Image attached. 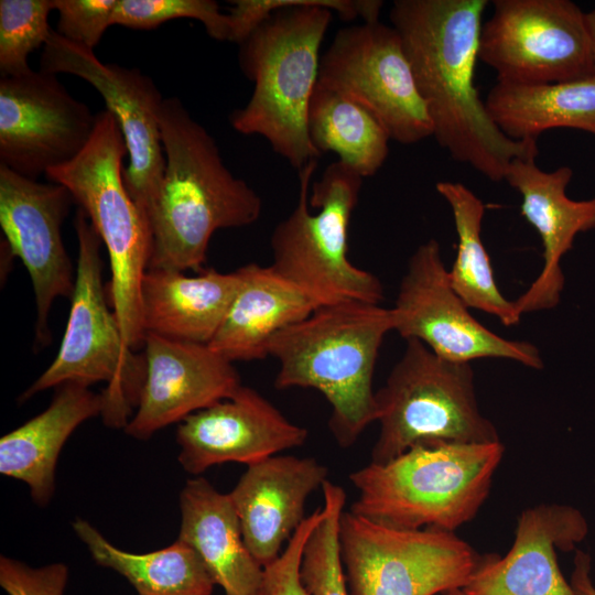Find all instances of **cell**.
Returning a JSON list of instances; mask_svg holds the SVG:
<instances>
[{
  "label": "cell",
  "instance_id": "cell-20",
  "mask_svg": "<svg viewBox=\"0 0 595 595\" xmlns=\"http://www.w3.org/2000/svg\"><path fill=\"white\" fill-rule=\"evenodd\" d=\"M536 159H513L504 177L521 195V215L537 230L543 246L540 273L513 301L521 316L559 304L565 284L562 258L573 248L580 232L595 229V197L575 201L566 195L573 170L560 166L544 171Z\"/></svg>",
  "mask_w": 595,
  "mask_h": 595
},
{
  "label": "cell",
  "instance_id": "cell-23",
  "mask_svg": "<svg viewBox=\"0 0 595 595\" xmlns=\"http://www.w3.org/2000/svg\"><path fill=\"white\" fill-rule=\"evenodd\" d=\"M177 540L199 556L226 595H253L263 585V567L249 552L229 494L204 477L191 478L180 493Z\"/></svg>",
  "mask_w": 595,
  "mask_h": 595
},
{
  "label": "cell",
  "instance_id": "cell-21",
  "mask_svg": "<svg viewBox=\"0 0 595 595\" xmlns=\"http://www.w3.org/2000/svg\"><path fill=\"white\" fill-rule=\"evenodd\" d=\"M328 469L313 457L274 455L247 467L229 493L244 541L266 567L282 553L306 517L305 504L327 480Z\"/></svg>",
  "mask_w": 595,
  "mask_h": 595
},
{
  "label": "cell",
  "instance_id": "cell-13",
  "mask_svg": "<svg viewBox=\"0 0 595 595\" xmlns=\"http://www.w3.org/2000/svg\"><path fill=\"white\" fill-rule=\"evenodd\" d=\"M454 291L441 246L429 239L408 261L391 316L402 338L418 339L439 357L454 363L504 358L532 369L543 368L530 342L506 339L485 327Z\"/></svg>",
  "mask_w": 595,
  "mask_h": 595
},
{
  "label": "cell",
  "instance_id": "cell-7",
  "mask_svg": "<svg viewBox=\"0 0 595 595\" xmlns=\"http://www.w3.org/2000/svg\"><path fill=\"white\" fill-rule=\"evenodd\" d=\"M127 154L115 116L101 110L84 150L45 176L71 192L105 245L111 269V307L125 343L134 350L144 342L141 284L151 255V229L125 183L122 161Z\"/></svg>",
  "mask_w": 595,
  "mask_h": 595
},
{
  "label": "cell",
  "instance_id": "cell-14",
  "mask_svg": "<svg viewBox=\"0 0 595 595\" xmlns=\"http://www.w3.org/2000/svg\"><path fill=\"white\" fill-rule=\"evenodd\" d=\"M40 66L44 73L80 77L101 95L127 145L126 186L148 218L165 170L160 128L164 98L154 82L136 67L101 62L94 50L64 39L55 30L43 47Z\"/></svg>",
  "mask_w": 595,
  "mask_h": 595
},
{
  "label": "cell",
  "instance_id": "cell-16",
  "mask_svg": "<svg viewBox=\"0 0 595 595\" xmlns=\"http://www.w3.org/2000/svg\"><path fill=\"white\" fill-rule=\"evenodd\" d=\"M73 203L65 186L41 183L0 165V226L11 255L21 259L32 282L39 345L51 340L54 300L72 298L74 291L73 266L61 234Z\"/></svg>",
  "mask_w": 595,
  "mask_h": 595
},
{
  "label": "cell",
  "instance_id": "cell-4",
  "mask_svg": "<svg viewBox=\"0 0 595 595\" xmlns=\"http://www.w3.org/2000/svg\"><path fill=\"white\" fill-rule=\"evenodd\" d=\"M391 310L364 301L317 307L269 343L279 364L277 389L312 388L328 401L329 430L342 447L353 445L376 421L372 377Z\"/></svg>",
  "mask_w": 595,
  "mask_h": 595
},
{
  "label": "cell",
  "instance_id": "cell-17",
  "mask_svg": "<svg viewBox=\"0 0 595 595\" xmlns=\"http://www.w3.org/2000/svg\"><path fill=\"white\" fill-rule=\"evenodd\" d=\"M307 429L288 420L255 389L240 386L223 399L178 425L177 459L188 474L201 475L228 462L256 464L303 445Z\"/></svg>",
  "mask_w": 595,
  "mask_h": 595
},
{
  "label": "cell",
  "instance_id": "cell-6",
  "mask_svg": "<svg viewBox=\"0 0 595 595\" xmlns=\"http://www.w3.org/2000/svg\"><path fill=\"white\" fill-rule=\"evenodd\" d=\"M316 167L317 160H312L298 171V203L271 235L270 266L318 306L345 301L380 304V280L347 257L350 218L364 177L338 160L312 183Z\"/></svg>",
  "mask_w": 595,
  "mask_h": 595
},
{
  "label": "cell",
  "instance_id": "cell-5",
  "mask_svg": "<svg viewBox=\"0 0 595 595\" xmlns=\"http://www.w3.org/2000/svg\"><path fill=\"white\" fill-rule=\"evenodd\" d=\"M493 443L419 442L386 463L353 472L350 512L389 528L455 532L486 501L502 459Z\"/></svg>",
  "mask_w": 595,
  "mask_h": 595
},
{
  "label": "cell",
  "instance_id": "cell-28",
  "mask_svg": "<svg viewBox=\"0 0 595 595\" xmlns=\"http://www.w3.org/2000/svg\"><path fill=\"white\" fill-rule=\"evenodd\" d=\"M435 187L452 210L457 234L456 257L448 270L454 291L469 309L494 315L505 326L519 324L521 315L500 292L482 240L485 204L461 182L440 181Z\"/></svg>",
  "mask_w": 595,
  "mask_h": 595
},
{
  "label": "cell",
  "instance_id": "cell-18",
  "mask_svg": "<svg viewBox=\"0 0 595 595\" xmlns=\"http://www.w3.org/2000/svg\"><path fill=\"white\" fill-rule=\"evenodd\" d=\"M145 380L125 432L145 441L159 430L229 398L241 386L234 363L209 345L145 333Z\"/></svg>",
  "mask_w": 595,
  "mask_h": 595
},
{
  "label": "cell",
  "instance_id": "cell-29",
  "mask_svg": "<svg viewBox=\"0 0 595 595\" xmlns=\"http://www.w3.org/2000/svg\"><path fill=\"white\" fill-rule=\"evenodd\" d=\"M312 144L360 176L375 175L389 154V134L366 108L316 83L307 113Z\"/></svg>",
  "mask_w": 595,
  "mask_h": 595
},
{
  "label": "cell",
  "instance_id": "cell-11",
  "mask_svg": "<svg viewBox=\"0 0 595 595\" xmlns=\"http://www.w3.org/2000/svg\"><path fill=\"white\" fill-rule=\"evenodd\" d=\"M478 60L497 80L549 84L595 76L585 12L570 0H494Z\"/></svg>",
  "mask_w": 595,
  "mask_h": 595
},
{
  "label": "cell",
  "instance_id": "cell-36",
  "mask_svg": "<svg viewBox=\"0 0 595 595\" xmlns=\"http://www.w3.org/2000/svg\"><path fill=\"white\" fill-rule=\"evenodd\" d=\"M591 556L583 551H577L570 580L576 595H595V585L591 577Z\"/></svg>",
  "mask_w": 595,
  "mask_h": 595
},
{
  "label": "cell",
  "instance_id": "cell-39",
  "mask_svg": "<svg viewBox=\"0 0 595 595\" xmlns=\"http://www.w3.org/2000/svg\"><path fill=\"white\" fill-rule=\"evenodd\" d=\"M253 595H267V592H266L263 585H262V587H261L257 593H255Z\"/></svg>",
  "mask_w": 595,
  "mask_h": 595
},
{
  "label": "cell",
  "instance_id": "cell-38",
  "mask_svg": "<svg viewBox=\"0 0 595 595\" xmlns=\"http://www.w3.org/2000/svg\"><path fill=\"white\" fill-rule=\"evenodd\" d=\"M437 595H465V593L463 592L462 588H454V589H451V591H447Z\"/></svg>",
  "mask_w": 595,
  "mask_h": 595
},
{
  "label": "cell",
  "instance_id": "cell-22",
  "mask_svg": "<svg viewBox=\"0 0 595 595\" xmlns=\"http://www.w3.org/2000/svg\"><path fill=\"white\" fill-rule=\"evenodd\" d=\"M244 281L241 269H203L196 275L148 269L141 284L145 333L208 345L220 328Z\"/></svg>",
  "mask_w": 595,
  "mask_h": 595
},
{
  "label": "cell",
  "instance_id": "cell-31",
  "mask_svg": "<svg viewBox=\"0 0 595 595\" xmlns=\"http://www.w3.org/2000/svg\"><path fill=\"white\" fill-rule=\"evenodd\" d=\"M54 0L0 1V73L18 76L32 71L28 57L44 47L53 29L48 15Z\"/></svg>",
  "mask_w": 595,
  "mask_h": 595
},
{
  "label": "cell",
  "instance_id": "cell-12",
  "mask_svg": "<svg viewBox=\"0 0 595 595\" xmlns=\"http://www.w3.org/2000/svg\"><path fill=\"white\" fill-rule=\"evenodd\" d=\"M317 83L371 112L390 140L410 145L433 137L401 37L391 25L337 31L321 57Z\"/></svg>",
  "mask_w": 595,
  "mask_h": 595
},
{
  "label": "cell",
  "instance_id": "cell-34",
  "mask_svg": "<svg viewBox=\"0 0 595 595\" xmlns=\"http://www.w3.org/2000/svg\"><path fill=\"white\" fill-rule=\"evenodd\" d=\"M322 517V507L306 517L278 559L263 567L267 595H309L301 580V561L304 545Z\"/></svg>",
  "mask_w": 595,
  "mask_h": 595
},
{
  "label": "cell",
  "instance_id": "cell-37",
  "mask_svg": "<svg viewBox=\"0 0 595 595\" xmlns=\"http://www.w3.org/2000/svg\"><path fill=\"white\" fill-rule=\"evenodd\" d=\"M585 23L591 44L592 57L595 66V10L585 12Z\"/></svg>",
  "mask_w": 595,
  "mask_h": 595
},
{
  "label": "cell",
  "instance_id": "cell-32",
  "mask_svg": "<svg viewBox=\"0 0 595 595\" xmlns=\"http://www.w3.org/2000/svg\"><path fill=\"white\" fill-rule=\"evenodd\" d=\"M194 19L216 41H228L229 19L213 0H118L112 25L152 30L174 19Z\"/></svg>",
  "mask_w": 595,
  "mask_h": 595
},
{
  "label": "cell",
  "instance_id": "cell-10",
  "mask_svg": "<svg viewBox=\"0 0 595 595\" xmlns=\"http://www.w3.org/2000/svg\"><path fill=\"white\" fill-rule=\"evenodd\" d=\"M339 550L349 595H437L463 588L482 555L455 532L401 530L344 511Z\"/></svg>",
  "mask_w": 595,
  "mask_h": 595
},
{
  "label": "cell",
  "instance_id": "cell-24",
  "mask_svg": "<svg viewBox=\"0 0 595 595\" xmlns=\"http://www.w3.org/2000/svg\"><path fill=\"white\" fill-rule=\"evenodd\" d=\"M43 412L0 440V473L28 485L32 500L46 506L55 490V468L69 435L86 420L100 415L101 393L68 382L57 387Z\"/></svg>",
  "mask_w": 595,
  "mask_h": 595
},
{
  "label": "cell",
  "instance_id": "cell-35",
  "mask_svg": "<svg viewBox=\"0 0 595 595\" xmlns=\"http://www.w3.org/2000/svg\"><path fill=\"white\" fill-rule=\"evenodd\" d=\"M68 581V567L52 563L31 567L18 560L0 558V585L8 595H63Z\"/></svg>",
  "mask_w": 595,
  "mask_h": 595
},
{
  "label": "cell",
  "instance_id": "cell-15",
  "mask_svg": "<svg viewBox=\"0 0 595 595\" xmlns=\"http://www.w3.org/2000/svg\"><path fill=\"white\" fill-rule=\"evenodd\" d=\"M96 115L56 75L31 71L0 78V165L36 180L87 145Z\"/></svg>",
  "mask_w": 595,
  "mask_h": 595
},
{
  "label": "cell",
  "instance_id": "cell-27",
  "mask_svg": "<svg viewBox=\"0 0 595 595\" xmlns=\"http://www.w3.org/2000/svg\"><path fill=\"white\" fill-rule=\"evenodd\" d=\"M96 564L126 577L139 595H212L214 581L197 553L176 540L148 553H131L110 543L87 520L73 522Z\"/></svg>",
  "mask_w": 595,
  "mask_h": 595
},
{
  "label": "cell",
  "instance_id": "cell-9",
  "mask_svg": "<svg viewBox=\"0 0 595 595\" xmlns=\"http://www.w3.org/2000/svg\"><path fill=\"white\" fill-rule=\"evenodd\" d=\"M375 398L380 432L372 463H386L424 441H500L495 424L479 410L470 363L443 359L418 339L405 340Z\"/></svg>",
  "mask_w": 595,
  "mask_h": 595
},
{
  "label": "cell",
  "instance_id": "cell-30",
  "mask_svg": "<svg viewBox=\"0 0 595 595\" xmlns=\"http://www.w3.org/2000/svg\"><path fill=\"white\" fill-rule=\"evenodd\" d=\"M322 490L323 517L304 545L301 580L309 595H349L338 538L346 494L328 479Z\"/></svg>",
  "mask_w": 595,
  "mask_h": 595
},
{
  "label": "cell",
  "instance_id": "cell-19",
  "mask_svg": "<svg viewBox=\"0 0 595 595\" xmlns=\"http://www.w3.org/2000/svg\"><path fill=\"white\" fill-rule=\"evenodd\" d=\"M580 510L561 504L524 509L504 556L482 555L462 588L465 595H576L559 566L556 551H571L586 537Z\"/></svg>",
  "mask_w": 595,
  "mask_h": 595
},
{
  "label": "cell",
  "instance_id": "cell-33",
  "mask_svg": "<svg viewBox=\"0 0 595 595\" xmlns=\"http://www.w3.org/2000/svg\"><path fill=\"white\" fill-rule=\"evenodd\" d=\"M118 0H54L57 29L64 39L94 50L105 31L112 25Z\"/></svg>",
  "mask_w": 595,
  "mask_h": 595
},
{
  "label": "cell",
  "instance_id": "cell-26",
  "mask_svg": "<svg viewBox=\"0 0 595 595\" xmlns=\"http://www.w3.org/2000/svg\"><path fill=\"white\" fill-rule=\"evenodd\" d=\"M491 120L512 140L569 128L595 136V76L549 84L497 80L485 99Z\"/></svg>",
  "mask_w": 595,
  "mask_h": 595
},
{
  "label": "cell",
  "instance_id": "cell-1",
  "mask_svg": "<svg viewBox=\"0 0 595 595\" xmlns=\"http://www.w3.org/2000/svg\"><path fill=\"white\" fill-rule=\"evenodd\" d=\"M487 0H396L399 33L433 137L457 162L491 182L516 158H537V140H512L491 120L474 83Z\"/></svg>",
  "mask_w": 595,
  "mask_h": 595
},
{
  "label": "cell",
  "instance_id": "cell-2",
  "mask_svg": "<svg viewBox=\"0 0 595 595\" xmlns=\"http://www.w3.org/2000/svg\"><path fill=\"white\" fill-rule=\"evenodd\" d=\"M380 0H291L240 44L239 65L253 82L241 109L231 112L232 128L263 137L273 151L300 171L322 154L312 144L307 113L318 78L320 48L333 12L344 21H379Z\"/></svg>",
  "mask_w": 595,
  "mask_h": 595
},
{
  "label": "cell",
  "instance_id": "cell-25",
  "mask_svg": "<svg viewBox=\"0 0 595 595\" xmlns=\"http://www.w3.org/2000/svg\"><path fill=\"white\" fill-rule=\"evenodd\" d=\"M240 269L241 288L208 344L231 363L264 359L277 333L320 307L271 266L249 263Z\"/></svg>",
  "mask_w": 595,
  "mask_h": 595
},
{
  "label": "cell",
  "instance_id": "cell-8",
  "mask_svg": "<svg viewBox=\"0 0 595 595\" xmlns=\"http://www.w3.org/2000/svg\"><path fill=\"white\" fill-rule=\"evenodd\" d=\"M74 228L78 258L64 336L52 364L21 394L20 401L68 382L85 387L105 382L102 421L109 428L125 429L141 398L145 360L127 346L116 314L107 303L100 259L102 242L82 208L76 212Z\"/></svg>",
  "mask_w": 595,
  "mask_h": 595
},
{
  "label": "cell",
  "instance_id": "cell-3",
  "mask_svg": "<svg viewBox=\"0 0 595 595\" xmlns=\"http://www.w3.org/2000/svg\"><path fill=\"white\" fill-rule=\"evenodd\" d=\"M160 128L165 170L148 213V269L199 272L214 232L256 223L262 199L227 169L214 138L180 99L164 98Z\"/></svg>",
  "mask_w": 595,
  "mask_h": 595
}]
</instances>
